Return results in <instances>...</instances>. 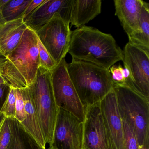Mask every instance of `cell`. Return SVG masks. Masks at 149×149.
<instances>
[{"instance_id": "12", "label": "cell", "mask_w": 149, "mask_h": 149, "mask_svg": "<svg viewBox=\"0 0 149 149\" xmlns=\"http://www.w3.org/2000/svg\"><path fill=\"white\" fill-rule=\"evenodd\" d=\"M71 2V0H45L23 21L28 27L35 32L46 25L56 14H60L62 19L69 23Z\"/></svg>"}, {"instance_id": "19", "label": "cell", "mask_w": 149, "mask_h": 149, "mask_svg": "<svg viewBox=\"0 0 149 149\" xmlns=\"http://www.w3.org/2000/svg\"><path fill=\"white\" fill-rule=\"evenodd\" d=\"M31 1L32 0H9L2 11V15L6 21L22 19L24 12Z\"/></svg>"}, {"instance_id": "20", "label": "cell", "mask_w": 149, "mask_h": 149, "mask_svg": "<svg viewBox=\"0 0 149 149\" xmlns=\"http://www.w3.org/2000/svg\"><path fill=\"white\" fill-rule=\"evenodd\" d=\"M12 136V118H5L0 126V149H7Z\"/></svg>"}, {"instance_id": "30", "label": "cell", "mask_w": 149, "mask_h": 149, "mask_svg": "<svg viewBox=\"0 0 149 149\" xmlns=\"http://www.w3.org/2000/svg\"><path fill=\"white\" fill-rule=\"evenodd\" d=\"M1 84H8L6 80L4 79L2 76L0 74V85Z\"/></svg>"}, {"instance_id": "11", "label": "cell", "mask_w": 149, "mask_h": 149, "mask_svg": "<svg viewBox=\"0 0 149 149\" xmlns=\"http://www.w3.org/2000/svg\"><path fill=\"white\" fill-rule=\"evenodd\" d=\"M106 132L112 149H125L123 120L114 89L100 102Z\"/></svg>"}, {"instance_id": "29", "label": "cell", "mask_w": 149, "mask_h": 149, "mask_svg": "<svg viewBox=\"0 0 149 149\" xmlns=\"http://www.w3.org/2000/svg\"><path fill=\"white\" fill-rule=\"evenodd\" d=\"M123 74L125 79V80H127L128 77L130 76V71H129V70L128 69V68H125V67H124V68H123Z\"/></svg>"}, {"instance_id": "3", "label": "cell", "mask_w": 149, "mask_h": 149, "mask_svg": "<svg viewBox=\"0 0 149 149\" xmlns=\"http://www.w3.org/2000/svg\"><path fill=\"white\" fill-rule=\"evenodd\" d=\"M67 68L84 109L100 102L114 89L109 70L74 59Z\"/></svg>"}, {"instance_id": "5", "label": "cell", "mask_w": 149, "mask_h": 149, "mask_svg": "<svg viewBox=\"0 0 149 149\" xmlns=\"http://www.w3.org/2000/svg\"><path fill=\"white\" fill-rule=\"evenodd\" d=\"M28 88L45 141L49 145L52 142L58 111L54 96L50 71L40 67L34 81Z\"/></svg>"}, {"instance_id": "17", "label": "cell", "mask_w": 149, "mask_h": 149, "mask_svg": "<svg viewBox=\"0 0 149 149\" xmlns=\"http://www.w3.org/2000/svg\"><path fill=\"white\" fill-rule=\"evenodd\" d=\"M12 136L7 149H46L41 146L15 118H12Z\"/></svg>"}, {"instance_id": "9", "label": "cell", "mask_w": 149, "mask_h": 149, "mask_svg": "<svg viewBox=\"0 0 149 149\" xmlns=\"http://www.w3.org/2000/svg\"><path fill=\"white\" fill-rule=\"evenodd\" d=\"M83 122L58 108L53 138L48 149H81Z\"/></svg>"}, {"instance_id": "24", "label": "cell", "mask_w": 149, "mask_h": 149, "mask_svg": "<svg viewBox=\"0 0 149 149\" xmlns=\"http://www.w3.org/2000/svg\"><path fill=\"white\" fill-rule=\"evenodd\" d=\"M15 97V118L20 123L24 121L26 118L25 104L20 89L14 88Z\"/></svg>"}, {"instance_id": "10", "label": "cell", "mask_w": 149, "mask_h": 149, "mask_svg": "<svg viewBox=\"0 0 149 149\" xmlns=\"http://www.w3.org/2000/svg\"><path fill=\"white\" fill-rule=\"evenodd\" d=\"M81 149H112L107 136L100 102L85 109Z\"/></svg>"}, {"instance_id": "1", "label": "cell", "mask_w": 149, "mask_h": 149, "mask_svg": "<svg viewBox=\"0 0 149 149\" xmlns=\"http://www.w3.org/2000/svg\"><path fill=\"white\" fill-rule=\"evenodd\" d=\"M68 53L72 59L107 70L123 59V50L111 35L86 26L72 31Z\"/></svg>"}, {"instance_id": "16", "label": "cell", "mask_w": 149, "mask_h": 149, "mask_svg": "<svg viewBox=\"0 0 149 149\" xmlns=\"http://www.w3.org/2000/svg\"><path fill=\"white\" fill-rule=\"evenodd\" d=\"M27 27L22 19L6 22L0 35V58L7 55L16 47Z\"/></svg>"}, {"instance_id": "6", "label": "cell", "mask_w": 149, "mask_h": 149, "mask_svg": "<svg viewBox=\"0 0 149 149\" xmlns=\"http://www.w3.org/2000/svg\"><path fill=\"white\" fill-rule=\"evenodd\" d=\"M65 59L51 72L54 96L57 107L72 114L81 122L85 118V109L70 78Z\"/></svg>"}, {"instance_id": "8", "label": "cell", "mask_w": 149, "mask_h": 149, "mask_svg": "<svg viewBox=\"0 0 149 149\" xmlns=\"http://www.w3.org/2000/svg\"><path fill=\"white\" fill-rule=\"evenodd\" d=\"M52 59L58 64L68 51L71 33L70 24L56 14L40 29L35 32Z\"/></svg>"}, {"instance_id": "18", "label": "cell", "mask_w": 149, "mask_h": 149, "mask_svg": "<svg viewBox=\"0 0 149 149\" xmlns=\"http://www.w3.org/2000/svg\"><path fill=\"white\" fill-rule=\"evenodd\" d=\"M128 38V42L149 53V3L144 2L140 15L139 29Z\"/></svg>"}, {"instance_id": "14", "label": "cell", "mask_w": 149, "mask_h": 149, "mask_svg": "<svg viewBox=\"0 0 149 149\" xmlns=\"http://www.w3.org/2000/svg\"><path fill=\"white\" fill-rule=\"evenodd\" d=\"M101 0H71L69 23L77 29L95 19L101 13Z\"/></svg>"}, {"instance_id": "2", "label": "cell", "mask_w": 149, "mask_h": 149, "mask_svg": "<svg viewBox=\"0 0 149 149\" xmlns=\"http://www.w3.org/2000/svg\"><path fill=\"white\" fill-rule=\"evenodd\" d=\"M37 40L36 32L27 27L16 47L0 58V74L10 87L22 89L34 81L40 67Z\"/></svg>"}, {"instance_id": "4", "label": "cell", "mask_w": 149, "mask_h": 149, "mask_svg": "<svg viewBox=\"0 0 149 149\" xmlns=\"http://www.w3.org/2000/svg\"><path fill=\"white\" fill-rule=\"evenodd\" d=\"M122 120L133 129L139 146L149 145V100L124 85H114Z\"/></svg>"}, {"instance_id": "7", "label": "cell", "mask_w": 149, "mask_h": 149, "mask_svg": "<svg viewBox=\"0 0 149 149\" xmlns=\"http://www.w3.org/2000/svg\"><path fill=\"white\" fill-rule=\"evenodd\" d=\"M123 53L124 66L130 73L124 86L149 100V53L129 42Z\"/></svg>"}, {"instance_id": "28", "label": "cell", "mask_w": 149, "mask_h": 149, "mask_svg": "<svg viewBox=\"0 0 149 149\" xmlns=\"http://www.w3.org/2000/svg\"><path fill=\"white\" fill-rule=\"evenodd\" d=\"M8 1L9 0H0V35L1 34L4 25L7 22L6 21L2 15V9L4 6L8 2Z\"/></svg>"}, {"instance_id": "32", "label": "cell", "mask_w": 149, "mask_h": 149, "mask_svg": "<svg viewBox=\"0 0 149 149\" xmlns=\"http://www.w3.org/2000/svg\"><path fill=\"white\" fill-rule=\"evenodd\" d=\"M5 116L2 113H0V126L2 124V122L4 121L5 118Z\"/></svg>"}, {"instance_id": "22", "label": "cell", "mask_w": 149, "mask_h": 149, "mask_svg": "<svg viewBox=\"0 0 149 149\" xmlns=\"http://www.w3.org/2000/svg\"><path fill=\"white\" fill-rule=\"evenodd\" d=\"M0 113L3 114L7 118H15V97L14 88L13 87H10L9 94L0 111Z\"/></svg>"}, {"instance_id": "27", "label": "cell", "mask_w": 149, "mask_h": 149, "mask_svg": "<svg viewBox=\"0 0 149 149\" xmlns=\"http://www.w3.org/2000/svg\"><path fill=\"white\" fill-rule=\"evenodd\" d=\"M10 87L8 84H1L0 85V111L10 91Z\"/></svg>"}, {"instance_id": "13", "label": "cell", "mask_w": 149, "mask_h": 149, "mask_svg": "<svg viewBox=\"0 0 149 149\" xmlns=\"http://www.w3.org/2000/svg\"><path fill=\"white\" fill-rule=\"evenodd\" d=\"M144 1L142 0H115V15L118 18L128 37L139 28L140 15Z\"/></svg>"}, {"instance_id": "23", "label": "cell", "mask_w": 149, "mask_h": 149, "mask_svg": "<svg viewBox=\"0 0 149 149\" xmlns=\"http://www.w3.org/2000/svg\"><path fill=\"white\" fill-rule=\"evenodd\" d=\"M38 37V36H37ZM38 46L40 58V67L51 71L57 65L55 62L52 59L45 47L41 42L38 37Z\"/></svg>"}, {"instance_id": "21", "label": "cell", "mask_w": 149, "mask_h": 149, "mask_svg": "<svg viewBox=\"0 0 149 149\" xmlns=\"http://www.w3.org/2000/svg\"><path fill=\"white\" fill-rule=\"evenodd\" d=\"M123 124L125 149H139V145L133 129L124 120Z\"/></svg>"}, {"instance_id": "25", "label": "cell", "mask_w": 149, "mask_h": 149, "mask_svg": "<svg viewBox=\"0 0 149 149\" xmlns=\"http://www.w3.org/2000/svg\"><path fill=\"white\" fill-rule=\"evenodd\" d=\"M123 68L121 65H113L110 68L109 71L114 85H123L125 79L123 74Z\"/></svg>"}, {"instance_id": "26", "label": "cell", "mask_w": 149, "mask_h": 149, "mask_svg": "<svg viewBox=\"0 0 149 149\" xmlns=\"http://www.w3.org/2000/svg\"><path fill=\"white\" fill-rule=\"evenodd\" d=\"M45 0H32L30 4L28 5L26 10L24 12L23 15V20L27 17L29 15L31 14L38 7L41 5Z\"/></svg>"}, {"instance_id": "31", "label": "cell", "mask_w": 149, "mask_h": 149, "mask_svg": "<svg viewBox=\"0 0 149 149\" xmlns=\"http://www.w3.org/2000/svg\"><path fill=\"white\" fill-rule=\"evenodd\" d=\"M139 149H149V145H143L139 146Z\"/></svg>"}, {"instance_id": "15", "label": "cell", "mask_w": 149, "mask_h": 149, "mask_svg": "<svg viewBox=\"0 0 149 149\" xmlns=\"http://www.w3.org/2000/svg\"><path fill=\"white\" fill-rule=\"evenodd\" d=\"M21 90L26 111L25 119L21 124L41 146L46 147L47 143L29 88L27 87Z\"/></svg>"}]
</instances>
